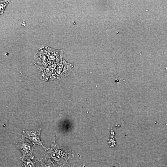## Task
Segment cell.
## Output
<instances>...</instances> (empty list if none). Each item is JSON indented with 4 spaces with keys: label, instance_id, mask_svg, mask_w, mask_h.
I'll return each instance as SVG.
<instances>
[{
    "label": "cell",
    "instance_id": "obj_1",
    "mask_svg": "<svg viewBox=\"0 0 167 167\" xmlns=\"http://www.w3.org/2000/svg\"><path fill=\"white\" fill-rule=\"evenodd\" d=\"M16 147L21 152L23 156L19 158L22 161L24 158H29L33 159L34 157L32 154L33 153L34 148L32 145L26 140L24 137L22 135L20 138L18 143L15 145Z\"/></svg>",
    "mask_w": 167,
    "mask_h": 167
},
{
    "label": "cell",
    "instance_id": "obj_2",
    "mask_svg": "<svg viewBox=\"0 0 167 167\" xmlns=\"http://www.w3.org/2000/svg\"><path fill=\"white\" fill-rule=\"evenodd\" d=\"M41 128L33 129L31 131H23V135L26 138L29 139L33 144H37L42 147L44 149L48 150L49 148L45 147L40 140V135Z\"/></svg>",
    "mask_w": 167,
    "mask_h": 167
},
{
    "label": "cell",
    "instance_id": "obj_3",
    "mask_svg": "<svg viewBox=\"0 0 167 167\" xmlns=\"http://www.w3.org/2000/svg\"><path fill=\"white\" fill-rule=\"evenodd\" d=\"M30 158H26V160H22L23 163L20 167H35V164L37 162L41 160L36 161H32Z\"/></svg>",
    "mask_w": 167,
    "mask_h": 167
},
{
    "label": "cell",
    "instance_id": "obj_4",
    "mask_svg": "<svg viewBox=\"0 0 167 167\" xmlns=\"http://www.w3.org/2000/svg\"><path fill=\"white\" fill-rule=\"evenodd\" d=\"M40 167H56L51 160L49 159L44 162L40 161Z\"/></svg>",
    "mask_w": 167,
    "mask_h": 167
},
{
    "label": "cell",
    "instance_id": "obj_5",
    "mask_svg": "<svg viewBox=\"0 0 167 167\" xmlns=\"http://www.w3.org/2000/svg\"><path fill=\"white\" fill-rule=\"evenodd\" d=\"M9 1L0 0V15L3 14L4 10L9 2Z\"/></svg>",
    "mask_w": 167,
    "mask_h": 167
}]
</instances>
